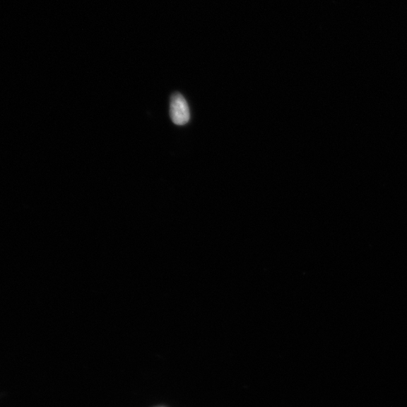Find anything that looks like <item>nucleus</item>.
I'll return each mask as SVG.
<instances>
[{
	"instance_id": "f257e3e1",
	"label": "nucleus",
	"mask_w": 407,
	"mask_h": 407,
	"mask_svg": "<svg viewBox=\"0 0 407 407\" xmlns=\"http://www.w3.org/2000/svg\"><path fill=\"white\" fill-rule=\"evenodd\" d=\"M170 115L177 126H184L190 119V110L184 97L175 93L172 96L170 103Z\"/></svg>"
}]
</instances>
